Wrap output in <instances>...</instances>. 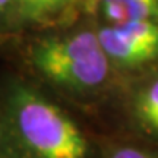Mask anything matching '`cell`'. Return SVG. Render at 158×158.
<instances>
[{
  "label": "cell",
  "instance_id": "2",
  "mask_svg": "<svg viewBox=\"0 0 158 158\" xmlns=\"http://www.w3.org/2000/svg\"><path fill=\"white\" fill-rule=\"evenodd\" d=\"M32 63L51 82L76 91L100 86L110 66L98 35L91 31L41 40L32 48Z\"/></svg>",
  "mask_w": 158,
  "mask_h": 158
},
{
  "label": "cell",
  "instance_id": "7",
  "mask_svg": "<svg viewBox=\"0 0 158 158\" xmlns=\"http://www.w3.org/2000/svg\"><path fill=\"white\" fill-rule=\"evenodd\" d=\"M108 158H158V154L143 151V149H139V148L124 147L114 149L113 152L108 155Z\"/></svg>",
  "mask_w": 158,
  "mask_h": 158
},
{
  "label": "cell",
  "instance_id": "1",
  "mask_svg": "<svg viewBox=\"0 0 158 158\" xmlns=\"http://www.w3.org/2000/svg\"><path fill=\"white\" fill-rule=\"evenodd\" d=\"M13 158H86L88 143L75 122L38 92L18 88L9 106Z\"/></svg>",
  "mask_w": 158,
  "mask_h": 158
},
{
  "label": "cell",
  "instance_id": "8",
  "mask_svg": "<svg viewBox=\"0 0 158 158\" xmlns=\"http://www.w3.org/2000/svg\"><path fill=\"white\" fill-rule=\"evenodd\" d=\"M13 0H0V18L3 16V13L7 10V7L10 5Z\"/></svg>",
  "mask_w": 158,
  "mask_h": 158
},
{
  "label": "cell",
  "instance_id": "3",
  "mask_svg": "<svg viewBox=\"0 0 158 158\" xmlns=\"http://www.w3.org/2000/svg\"><path fill=\"white\" fill-rule=\"evenodd\" d=\"M98 40L108 60L141 66L158 60V21H142L101 28Z\"/></svg>",
  "mask_w": 158,
  "mask_h": 158
},
{
  "label": "cell",
  "instance_id": "4",
  "mask_svg": "<svg viewBox=\"0 0 158 158\" xmlns=\"http://www.w3.org/2000/svg\"><path fill=\"white\" fill-rule=\"evenodd\" d=\"M88 9L101 12L113 25L158 21V0H88Z\"/></svg>",
  "mask_w": 158,
  "mask_h": 158
},
{
  "label": "cell",
  "instance_id": "6",
  "mask_svg": "<svg viewBox=\"0 0 158 158\" xmlns=\"http://www.w3.org/2000/svg\"><path fill=\"white\" fill-rule=\"evenodd\" d=\"M23 12L31 16H43L68 5L70 0H16Z\"/></svg>",
  "mask_w": 158,
  "mask_h": 158
},
{
  "label": "cell",
  "instance_id": "5",
  "mask_svg": "<svg viewBox=\"0 0 158 158\" xmlns=\"http://www.w3.org/2000/svg\"><path fill=\"white\" fill-rule=\"evenodd\" d=\"M135 111L136 117L148 130L158 133V78L138 94Z\"/></svg>",
  "mask_w": 158,
  "mask_h": 158
}]
</instances>
